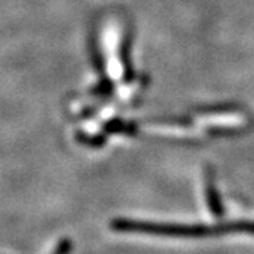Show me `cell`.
Returning <instances> with one entry per match:
<instances>
[{
	"label": "cell",
	"mask_w": 254,
	"mask_h": 254,
	"mask_svg": "<svg viewBox=\"0 0 254 254\" xmlns=\"http://www.w3.org/2000/svg\"><path fill=\"white\" fill-rule=\"evenodd\" d=\"M110 229L120 233H147L170 237H206L223 235V233H253L254 222L252 220H235L219 225H178V223H155L134 219H115Z\"/></svg>",
	"instance_id": "6da1fadb"
},
{
	"label": "cell",
	"mask_w": 254,
	"mask_h": 254,
	"mask_svg": "<svg viewBox=\"0 0 254 254\" xmlns=\"http://www.w3.org/2000/svg\"><path fill=\"white\" fill-rule=\"evenodd\" d=\"M206 200H208L209 210L215 215L220 218L223 215V206H222V202L219 198L218 190L215 188L213 182L209 180L208 185H206Z\"/></svg>",
	"instance_id": "7a4b0ae2"
},
{
	"label": "cell",
	"mask_w": 254,
	"mask_h": 254,
	"mask_svg": "<svg viewBox=\"0 0 254 254\" xmlns=\"http://www.w3.org/2000/svg\"><path fill=\"white\" fill-rule=\"evenodd\" d=\"M71 252H72V242L71 239L65 237L63 240H60L53 254H71Z\"/></svg>",
	"instance_id": "3957f363"
}]
</instances>
